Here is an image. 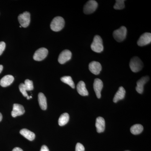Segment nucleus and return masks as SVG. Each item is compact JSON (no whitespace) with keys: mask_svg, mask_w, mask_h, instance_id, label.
Masks as SVG:
<instances>
[{"mask_svg":"<svg viewBox=\"0 0 151 151\" xmlns=\"http://www.w3.org/2000/svg\"><path fill=\"white\" fill-rule=\"evenodd\" d=\"M124 0H116V3L114 5V9L116 10L123 9L125 7Z\"/></svg>","mask_w":151,"mask_h":151,"instance_id":"23","label":"nucleus"},{"mask_svg":"<svg viewBox=\"0 0 151 151\" xmlns=\"http://www.w3.org/2000/svg\"><path fill=\"white\" fill-rule=\"evenodd\" d=\"M103 81L99 78H96L94 80L93 87L94 92L97 98L100 99L101 97V92L103 89Z\"/></svg>","mask_w":151,"mask_h":151,"instance_id":"10","label":"nucleus"},{"mask_svg":"<svg viewBox=\"0 0 151 151\" xmlns=\"http://www.w3.org/2000/svg\"><path fill=\"white\" fill-rule=\"evenodd\" d=\"M40 151H49V150L46 145H43L41 148Z\"/></svg>","mask_w":151,"mask_h":151,"instance_id":"28","label":"nucleus"},{"mask_svg":"<svg viewBox=\"0 0 151 151\" xmlns=\"http://www.w3.org/2000/svg\"><path fill=\"white\" fill-rule=\"evenodd\" d=\"M12 151H23L22 149L20 148L19 147H15L14 148L13 150Z\"/></svg>","mask_w":151,"mask_h":151,"instance_id":"29","label":"nucleus"},{"mask_svg":"<svg viewBox=\"0 0 151 151\" xmlns=\"http://www.w3.org/2000/svg\"><path fill=\"white\" fill-rule=\"evenodd\" d=\"M6 47V44L4 42H0V55H1L4 50Z\"/></svg>","mask_w":151,"mask_h":151,"instance_id":"27","label":"nucleus"},{"mask_svg":"<svg viewBox=\"0 0 151 151\" xmlns=\"http://www.w3.org/2000/svg\"><path fill=\"white\" fill-rule=\"evenodd\" d=\"M91 48L93 51L97 53H100L103 51L104 47L103 40L100 36L96 35L94 36L91 45Z\"/></svg>","mask_w":151,"mask_h":151,"instance_id":"2","label":"nucleus"},{"mask_svg":"<svg viewBox=\"0 0 151 151\" xmlns=\"http://www.w3.org/2000/svg\"><path fill=\"white\" fill-rule=\"evenodd\" d=\"M89 68L91 73L94 75H98L102 70V66L99 62L92 61L89 64Z\"/></svg>","mask_w":151,"mask_h":151,"instance_id":"11","label":"nucleus"},{"mask_svg":"<svg viewBox=\"0 0 151 151\" xmlns=\"http://www.w3.org/2000/svg\"><path fill=\"white\" fill-rule=\"evenodd\" d=\"M48 52V50L46 48L44 47L39 48L34 55V59L36 61H41L46 57Z\"/></svg>","mask_w":151,"mask_h":151,"instance_id":"7","label":"nucleus"},{"mask_svg":"<svg viewBox=\"0 0 151 151\" xmlns=\"http://www.w3.org/2000/svg\"><path fill=\"white\" fill-rule=\"evenodd\" d=\"M3 69V66L2 65H0V73L1 72V71H2Z\"/></svg>","mask_w":151,"mask_h":151,"instance_id":"30","label":"nucleus"},{"mask_svg":"<svg viewBox=\"0 0 151 151\" xmlns=\"http://www.w3.org/2000/svg\"><path fill=\"white\" fill-rule=\"evenodd\" d=\"M25 113L24 108L21 105L18 104H14L13 110L12 112V115L13 117L21 116Z\"/></svg>","mask_w":151,"mask_h":151,"instance_id":"13","label":"nucleus"},{"mask_svg":"<svg viewBox=\"0 0 151 151\" xmlns=\"http://www.w3.org/2000/svg\"><path fill=\"white\" fill-rule=\"evenodd\" d=\"M76 88H77V92L78 94H80L81 96H86L89 94L88 91L86 89L85 83L84 81H79L77 84Z\"/></svg>","mask_w":151,"mask_h":151,"instance_id":"17","label":"nucleus"},{"mask_svg":"<svg viewBox=\"0 0 151 151\" xmlns=\"http://www.w3.org/2000/svg\"><path fill=\"white\" fill-rule=\"evenodd\" d=\"M151 42V34L146 32L141 36L137 41V44L139 46H144L148 45Z\"/></svg>","mask_w":151,"mask_h":151,"instance_id":"8","label":"nucleus"},{"mask_svg":"<svg viewBox=\"0 0 151 151\" xmlns=\"http://www.w3.org/2000/svg\"><path fill=\"white\" fill-rule=\"evenodd\" d=\"M24 84L27 91H31L33 89V84L32 81H31L29 79H26L25 81Z\"/></svg>","mask_w":151,"mask_h":151,"instance_id":"24","label":"nucleus"},{"mask_svg":"<svg viewBox=\"0 0 151 151\" xmlns=\"http://www.w3.org/2000/svg\"><path fill=\"white\" fill-rule=\"evenodd\" d=\"M84 147L81 143H78L76 146V151H84Z\"/></svg>","mask_w":151,"mask_h":151,"instance_id":"26","label":"nucleus"},{"mask_svg":"<svg viewBox=\"0 0 151 151\" xmlns=\"http://www.w3.org/2000/svg\"><path fill=\"white\" fill-rule=\"evenodd\" d=\"M14 81V77L12 75H8L3 77L0 81V85L2 87L9 86Z\"/></svg>","mask_w":151,"mask_h":151,"instance_id":"15","label":"nucleus"},{"mask_svg":"<svg viewBox=\"0 0 151 151\" xmlns=\"http://www.w3.org/2000/svg\"><path fill=\"white\" fill-rule=\"evenodd\" d=\"M130 151L127 150V151Z\"/></svg>","mask_w":151,"mask_h":151,"instance_id":"34","label":"nucleus"},{"mask_svg":"<svg viewBox=\"0 0 151 151\" xmlns=\"http://www.w3.org/2000/svg\"><path fill=\"white\" fill-rule=\"evenodd\" d=\"M72 53L70 50H63L59 55L58 61L60 64H64L71 59Z\"/></svg>","mask_w":151,"mask_h":151,"instance_id":"9","label":"nucleus"},{"mask_svg":"<svg viewBox=\"0 0 151 151\" xmlns=\"http://www.w3.org/2000/svg\"><path fill=\"white\" fill-rule=\"evenodd\" d=\"M21 134L29 141H33L35 137V135L33 132H31L27 129H22L20 131Z\"/></svg>","mask_w":151,"mask_h":151,"instance_id":"18","label":"nucleus"},{"mask_svg":"<svg viewBox=\"0 0 151 151\" xmlns=\"http://www.w3.org/2000/svg\"><path fill=\"white\" fill-rule=\"evenodd\" d=\"M95 126L98 133H100L104 132L105 129V120L103 117H99L97 118Z\"/></svg>","mask_w":151,"mask_h":151,"instance_id":"14","label":"nucleus"},{"mask_svg":"<svg viewBox=\"0 0 151 151\" xmlns=\"http://www.w3.org/2000/svg\"><path fill=\"white\" fill-rule=\"evenodd\" d=\"M38 102L40 108L42 110H46L47 108V103L46 97L42 92L38 94Z\"/></svg>","mask_w":151,"mask_h":151,"instance_id":"19","label":"nucleus"},{"mask_svg":"<svg viewBox=\"0 0 151 151\" xmlns=\"http://www.w3.org/2000/svg\"><path fill=\"white\" fill-rule=\"evenodd\" d=\"M144 128L141 124H135L131 128V132L133 134L138 135L140 134L143 132Z\"/></svg>","mask_w":151,"mask_h":151,"instance_id":"20","label":"nucleus"},{"mask_svg":"<svg viewBox=\"0 0 151 151\" xmlns=\"http://www.w3.org/2000/svg\"><path fill=\"white\" fill-rule=\"evenodd\" d=\"M127 35V29L124 26L121 27L113 32V37L118 42H122L124 41L126 38Z\"/></svg>","mask_w":151,"mask_h":151,"instance_id":"4","label":"nucleus"},{"mask_svg":"<svg viewBox=\"0 0 151 151\" xmlns=\"http://www.w3.org/2000/svg\"><path fill=\"white\" fill-rule=\"evenodd\" d=\"M129 66L131 70L134 73L139 72L143 67V63L138 57H134L130 60Z\"/></svg>","mask_w":151,"mask_h":151,"instance_id":"3","label":"nucleus"},{"mask_svg":"<svg viewBox=\"0 0 151 151\" xmlns=\"http://www.w3.org/2000/svg\"><path fill=\"white\" fill-rule=\"evenodd\" d=\"M125 94H126V90L123 86H120L113 98V102L116 103L119 100H123L125 97Z\"/></svg>","mask_w":151,"mask_h":151,"instance_id":"16","label":"nucleus"},{"mask_svg":"<svg viewBox=\"0 0 151 151\" xmlns=\"http://www.w3.org/2000/svg\"><path fill=\"white\" fill-rule=\"evenodd\" d=\"M19 27H22L21 26H20Z\"/></svg>","mask_w":151,"mask_h":151,"instance_id":"33","label":"nucleus"},{"mask_svg":"<svg viewBox=\"0 0 151 151\" xmlns=\"http://www.w3.org/2000/svg\"><path fill=\"white\" fill-rule=\"evenodd\" d=\"M65 25V21L62 17H57L54 18L50 24V28L52 31L58 32L61 30Z\"/></svg>","mask_w":151,"mask_h":151,"instance_id":"1","label":"nucleus"},{"mask_svg":"<svg viewBox=\"0 0 151 151\" xmlns=\"http://www.w3.org/2000/svg\"><path fill=\"white\" fill-rule=\"evenodd\" d=\"M150 78L148 76H145L142 77L139 80H138L137 82V86L136 87V91L139 93L142 94L144 92V86L145 84L148 81Z\"/></svg>","mask_w":151,"mask_h":151,"instance_id":"12","label":"nucleus"},{"mask_svg":"<svg viewBox=\"0 0 151 151\" xmlns=\"http://www.w3.org/2000/svg\"><path fill=\"white\" fill-rule=\"evenodd\" d=\"M20 24L23 27H27L29 25L30 22V14L29 12H24L18 17Z\"/></svg>","mask_w":151,"mask_h":151,"instance_id":"6","label":"nucleus"},{"mask_svg":"<svg viewBox=\"0 0 151 151\" xmlns=\"http://www.w3.org/2000/svg\"><path fill=\"white\" fill-rule=\"evenodd\" d=\"M27 99H28V100H29L30 99V97L29 96H28V97H27Z\"/></svg>","mask_w":151,"mask_h":151,"instance_id":"32","label":"nucleus"},{"mask_svg":"<svg viewBox=\"0 0 151 151\" xmlns=\"http://www.w3.org/2000/svg\"><path fill=\"white\" fill-rule=\"evenodd\" d=\"M19 89L20 91L24 97H27L28 96L24 84L22 83L20 84L19 86Z\"/></svg>","mask_w":151,"mask_h":151,"instance_id":"25","label":"nucleus"},{"mask_svg":"<svg viewBox=\"0 0 151 151\" xmlns=\"http://www.w3.org/2000/svg\"><path fill=\"white\" fill-rule=\"evenodd\" d=\"M2 115L1 113H0V122L2 120Z\"/></svg>","mask_w":151,"mask_h":151,"instance_id":"31","label":"nucleus"},{"mask_svg":"<svg viewBox=\"0 0 151 151\" xmlns=\"http://www.w3.org/2000/svg\"><path fill=\"white\" fill-rule=\"evenodd\" d=\"M98 6V4L96 1L90 0L85 4L84 7V12L86 14H91L95 12Z\"/></svg>","mask_w":151,"mask_h":151,"instance_id":"5","label":"nucleus"},{"mask_svg":"<svg viewBox=\"0 0 151 151\" xmlns=\"http://www.w3.org/2000/svg\"><path fill=\"white\" fill-rule=\"evenodd\" d=\"M61 81L63 83L68 84L71 88L74 89L75 88V84L72 80V78L70 76H65L60 78Z\"/></svg>","mask_w":151,"mask_h":151,"instance_id":"22","label":"nucleus"},{"mask_svg":"<svg viewBox=\"0 0 151 151\" xmlns=\"http://www.w3.org/2000/svg\"><path fill=\"white\" fill-rule=\"evenodd\" d=\"M69 120V116L68 113H64L60 117L58 120V124L60 126H64L67 124Z\"/></svg>","mask_w":151,"mask_h":151,"instance_id":"21","label":"nucleus"}]
</instances>
